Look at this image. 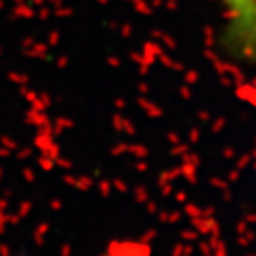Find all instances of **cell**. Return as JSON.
<instances>
[{
  "mask_svg": "<svg viewBox=\"0 0 256 256\" xmlns=\"http://www.w3.org/2000/svg\"><path fill=\"white\" fill-rule=\"evenodd\" d=\"M228 12L232 38L242 54L256 59V0H220Z\"/></svg>",
  "mask_w": 256,
  "mask_h": 256,
  "instance_id": "obj_1",
  "label": "cell"
}]
</instances>
